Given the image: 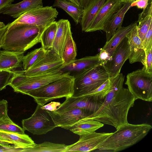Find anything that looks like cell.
Listing matches in <instances>:
<instances>
[{
    "mask_svg": "<svg viewBox=\"0 0 152 152\" xmlns=\"http://www.w3.org/2000/svg\"><path fill=\"white\" fill-rule=\"evenodd\" d=\"M152 49L151 48L145 52V62L142 68L151 74H152Z\"/></svg>",
    "mask_w": 152,
    "mask_h": 152,
    "instance_id": "d590c367",
    "label": "cell"
},
{
    "mask_svg": "<svg viewBox=\"0 0 152 152\" xmlns=\"http://www.w3.org/2000/svg\"><path fill=\"white\" fill-rule=\"evenodd\" d=\"M130 55L129 46L126 37L116 47L110 60L104 65L110 78L115 77L120 73L123 65L129 58Z\"/></svg>",
    "mask_w": 152,
    "mask_h": 152,
    "instance_id": "7c38bea8",
    "label": "cell"
},
{
    "mask_svg": "<svg viewBox=\"0 0 152 152\" xmlns=\"http://www.w3.org/2000/svg\"><path fill=\"white\" fill-rule=\"evenodd\" d=\"M5 26L3 22L0 21V29L4 27Z\"/></svg>",
    "mask_w": 152,
    "mask_h": 152,
    "instance_id": "bcb514c9",
    "label": "cell"
},
{
    "mask_svg": "<svg viewBox=\"0 0 152 152\" xmlns=\"http://www.w3.org/2000/svg\"><path fill=\"white\" fill-rule=\"evenodd\" d=\"M1 48V46H0V49Z\"/></svg>",
    "mask_w": 152,
    "mask_h": 152,
    "instance_id": "7dc6e473",
    "label": "cell"
},
{
    "mask_svg": "<svg viewBox=\"0 0 152 152\" xmlns=\"http://www.w3.org/2000/svg\"><path fill=\"white\" fill-rule=\"evenodd\" d=\"M61 104L59 102H52L50 104L42 106V108L45 110L50 111H53L56 110L57 108L56 107L60 105Z\"/></svg>",
    "mask_w": 152,
    "mask_h": 152,
    "instance_id": "ab89813d",
    "label": "cell"
},
{
    "mask_svg": "<svg viewBox=\"0 0 152 152\" xmlns=\"http://www.w3.org/2000/svg\"><path fill=\"white\" fill-rule=\"evenodd\" d=\"M57 28L51 50L62 58L67 31L71 26L68 20L61 19L57 21Z\"/></svg>",
    "mask_w": 152,
    "mask_h": 152,
    "instance_id": "603a6c76",
    "label": "cell"
},
{
    "mask_svg": "<svg viewBox=\"0 0 152 152\" xmlns=\"http://www.w3.org/2000/svg\"><path fill=\"white\" fill-rule=\"evenodd\" d=\"M46 51L41 47L28 53L26 55L24 56L22 60L23 70L25 71L28 69L36 61L43 56Z\"/></svg>",
    "mask_w": 152,
    "mask_h": 152,
    "instance_id": "4dcf8cb0",
    "label": "cell"
},
{
    "mask_svg": "<svg viewBox=\"0 0 152 152\" xmlns=\"http://www.w3.org/2000/svg\"><path fill=\"white\" fill-rule=\"evenodd\" d=\"M58 12L53 6L33 9L22 14L10 24H23L45 27L55 20Z\"/></svg>",
    "mask_w": 152,
    "mask_h": 152,
    "instance_id": "9c48e42d",
    "label": "cell"
},
{
    "mask_svg": "<svg viewBox=\"0 0 152 152\" xmlns=\"http://www.w3.org/2000/svg\"><path fill=\"white\" fill-rule=\"evenodd\" d=\"M137 21H135L127 26H121L118 28L110 40L106 42L101 49L108 55V61L110 60L115 49L121 41L126 37L135 26L137 25Z\"/></svg>",
    "mask_w": 152,
    "mask_h": 152,
    "instance_id": "7402d4cb",
    "label": "cell"
},
{
    "mask_svg": "<svg viewBox=\"0 0 152 152\" xmlns=\"http://www.w3.org/2000/svg\"><path fill=\"white\" fill-rule=\"evenodd\" d=\"M125 3L127 2H133L136 0H119Z\"/></svg>",
    "mask_w": 152,
    "mask_h": 152,
    "instance_id": "f6af8a7d",
    "label": "cell"
},
{
    "mask_svg": "<svg viewBox=\"0 0 152 152\" xmlns=\"http://www.w3.org/2000/svg\"><path fill=\"white\" fill-rule=\"evenodd\" d=\"M106 0H91L86 8L83 9L80 23L83 31L86 32Z\"/></svg>",
    "mask_w": 152,
    "mask_h": 152,
    "instance_id": "d4e9b609",
    "label": "cell"
},
{
    "mask_svg": "<svg viewBox=\"0 0 152 152\" xmlns=\"http://www.w3.org/2000/svg\"><path fill=\"white\" fill-rule=\"evenodd\" d=\"M125 84L136 100L152 101V74L142 68L128 74Z\"/></svg>",
    "mask_w": 152,
    "mask_h": 152,
    "instance_id": "52a82bcc",
    "label": "cell"
},
{
    "mask_svg": "<svg viewBox=\"0 0 152 152\" xmlns=\"http://www.w3.org/2000/svg\"><path fill=\"white\" fill-rule=\"evenodd\" d=\"M47 111L56 127L66 129L79 120L90 115L88 111L79 108L61 112L48 110Z\"/></svg>",
    "mask_w": 152,
    "mask_h": 152,
    "instance_id": "9a60e30c",
    "label": "cell"
},
{
    "mask_svg": "<svg viewBox=\"0 0 152 152\" xmlns=\"http://www.w3.org/2000/svg\"><path fill=\"white\" fill-rule=\"evenodd\" d=\"M13 75L9 85L15 92L26 94L67 75L61 70L33 76H28L24 70L13 71Z\"/></svg>",
    "mask_w": 152,
    "mask_h": 152,
    "instance_id": "277c9868",
    "label": "cell"
},
{
    "mask_svg": "<svg viewBox=\"0 0 152 152\" xmlns=\"http://www.w3.org/2000/svg\"><path fill=\"white\" fill-rule=\"evenodd\" d=\"M152 128L147 124L128 123L120 126L98 149L102 151L117 152L136 144L145 137Z\"/></svg>",
    "mask_w": 152,
    "mask_h": 152,
    "instance_id": "3957f363",
    "label": "cell"
},
{
    "mask_svg": "<svg viewBox=\"0 0 152 152\" xmlns=\"http://www.w3.org/2000/svg\"><path fill=\"white\" fill-rule=\"evenodd\" d=\"M142 45L145 52L152 48V23L144 37Z\"/></svg>",
    "mask_w": 152,
    "mask_h": 152,
    "instance_id": "e575fe53",
    "label": "cell"
},
{
    "mask_svg": "<svg viewBox=\"0 0 152 152\" xmlns=\"http://www.w3.org/2000/svg\"><path fill=\"white\" fill-rule=\"evenodd\" d=\"M10 23H8L4 27L0 29V40L9 26Z\"/></svg>",
    "mask_w": 152,
    "mask_h": 152,
    "instance_id": "7bdbcfd3",
    "label": "cell"
},
{
    "mask_svg": "<svg viewBox=\"0 0 152 152\" xmlns=\"http://www.w3.org/2000/svg\"><path fill=\"white\" fill-rule=\"evenodd\" d=\"M13 75V71L0 70V91L5 89L9 85Z\"/></svg>",
    "mask_w": 152,
    "mask_h": 152,
    "instance_id": "836d02e7",
    "label": "cell"
},
{
    "mask_svg": "<svg viewBox=\"0 0 152 152\" xmlns=\"http://www.w3.org/2000/svg\"><path fill=\"white\" fill-rule=\"evenodd\" d=\"M104 100H98L89 96L69 97L66 98L65 101L54 111L56 112H61L75 108H79L83 109L92 114L96 112L100 108Z\"/></svg>",
    "mask_w": 152,
    "mask_h": 152,
    "instance_id": "4fadbf2b",
    "label": "cell"
},
{
    "mask_svg": "<svg viewBox=\"0 0 152 152\" xmlns=\"http://www.w3.org/2000/svg\"><path fill=\"white\" fill-rule=\"evenodd\" d=\"M0 143L11 144L17 147L25 149L31 148L36 144L28 135L0 130Z\"/></svg>",
    "mask_w": 152,
    "mask_h": 152,
    "instance_id": "ac0fdd59",
    "label": "cell"
},
{
    "mask_svg": "<svg viewBox=\"0 0 152 152\" xmlns=\"http://www.w3.org/2000/svg\"><path fill=\"white\" fill-rule=\"evenodd\" d=\"M104 126V124L98 121L86 119L85 117L79 120L67 129L80 135L93 133Z\"/></svg>",
    "mask_w": 152,
    "mask_h": 152,
    "instance_id": "cb8c5ba5",
    "label": "cell"
},
{
    "mask_svg": "<svg viewBox=\"0 0 152 152\" xmlns=\"http://www.w3.org/2000/svg\"><path fill=\"white\" fill-rule=\"evenodd\" d=\"M37 104L34 113L22 121L23 128L33 134H45L56 127L47 110Z\"/></svg>",
    "mask_w": 152,
    "mask_h": 152,
    "instance_id": "ba28073f",
    "label": "cell"
},
{
    "mask_svg": "<svg viewBox=\"0 0 152 152\" xmlns=\"http://www.w3.org/2000/svg\"><path fill=\"white\" fill-rule=\"evenodd\" d=\"M137 29L138 36L142 42L152 23V0H149L147 7L138 15Z\"/></svg>",
    "mask_w": 152,
    "mask_h": 152,
    "instance_id": "484cf974",
    "label": "cell"
},
{
    "mask_svg": "<svg viewBox=\"0 0 152 152\" xmlns=\"http://www.w3.org/2000/svg\"><path fill=\"white\" fill-rule=\"evenodd\" d=\"M136 25L126 36L129 43L130 55L129 58L130 63L137 62L144 64L145 53L142 45V42L139 37Z\"/></svg>",
    "mask_w": 152,
    "mask_h": 152,
    "instance_id": "2e32d148",
    "label": "cell"
},
{
    "mask_svg": "<svg viewBox=\"0 0 152 152\" xmlns=\"http://www.w3.org/2000/svg\"><path fill=\"white\" fill-rule=\"evenodd\" d=\"M100 64L98 54L87 56L76 59L64 66L61 70L64 72L69 73L74 76L80 73L93 68Z\"/></svg>",
    "mask_w": 152,
    "mask_h": 152,
    "instance_id": "e0dca14e",
    "label": "cell"
},
{
    "mask_svg": "<svg viewBox=\"0 0 152 152\" xmlns=\"http://www.w3.org/2000/svg\"><path fill=\"white\" fill-rule=\"evenodd\" d=\"M77 54L76 46L72 37L70 26L68 29L62 53L64 66L74 61Z\"/></svg>",
    "mask_w": 152,
    "mask_h": 152,
    "instance_id": "4316f807",
    "label": "cell"
},
{
    "mask_svg": "<svg viewBox=\"0 0 152 152\" xmlns=\"http://www.w3.org/2000/svg\"><path fill=\"white\" fill-rule=\"evenodd\" d=\"M0 130L24 134V129L14 123L9 116L0 120Z\"/></svg>",
    "mask_w": 152,
    "mask_h": 152,
    "instance_id": "d6a6232c",
    "label": "cell"
},
{
    "mask_svg": "<svg viewBox=\"0 0 152 152\" xmlns=\"http://www.w3.org/2000/svg\"><path fill=\"white\" fill-rule=\"evenodd\" d=\"M111 86L109 78L98 88L83 96H91L98 100H103L110 90Z\"/></svg>",
    "mask_w": 152,
    "mask_h": 152,
    "instance_id": "1f68e13d",
    "label": "cell"
},
{
    "mask_svg": "<svg viewBox=\"0 0 152 152\" xmlns=\"http://www.w3.org/2000/svg\"><path fill=\"white\" fill-rule=\"evenodd\" d=\"M149 0H136L132 2L131 7L136 6L139 9H144L147 6Z\"/></svg>",
    "mask_w": 152,
    "mask_h": 152,
    "instance_id": "f35d334b",
    "label": "cell"
},
{
    "mask_svg": "<svg viewBox=\"0 0 152 152\" xmlns=\"http://www.w3.org/2000/svg\"><path fill=\"white\" fill-rule=\"evenodd\" d=\"M23 148H20L13 145H6L0 143V152H22Z\"/></svg>",
    "mask_w": 152,
    "mask_h": 152,
    "instance_id": "8d00e7d4",
    "label": "cell"
},
{
    "mask_svg": "<svg viewBox=\"0 0 152 152\" xmlns=\"http://www.w3.org/2000/svg\"><path fill=\"white\" fill-rule=\"evenodd\" d=\"M136 100L128 89L123 87L105 106L85 118L110 125L117 129L128 123V113Z\"/></svg>",
    "mask_w": 152,
    "mask_h": 152,
    "instance_id": "6da1fadb",
    "label": "cell"
},
{
    "mask_svg": "<svg viewBox=\"0 0 152 152\" xmlns=\"http://www.w3.org/2000/svg\"><path fill=\"white\" fill-rule=\"evenodd\" d=\"M43 7L42 0H23L7 6L0 11V13L17 18L26 11Z\"/></svg>",
    "mask_w": 152,
    "mask_h": 152,
    "instance_id": "d6986e66",
    "label": "cell"
},
{
    "mask_svg": "<svg viewBox=\"0 0 152 152\" xmlns=\"http://www.w3.org/2000/svg\"><path fill=\"white\" fill-rule=\"evenodd\" d=\"M45 27L10 23L0 40L1 47L9 51L25 52L40 42Z\"/></svg>",
    "mask_w": 152,
    "mask_h": 152,
    "instance_id": "7a4b0ae2",
    "label": "cell"
},
{
    "mask_svg": "<svg viewBox=\"0 0 152 152\" xmlns=\"http://www.w3.org/2000/svg\"><path fill=\"white\" fill-rule=\"evenodd\" d=\"M67 1L71 2L73 4L78 6H80L78 0H66Z\"/></svg>",
    "mask_w": 152,
    "mask_h": 152,
    "instance_id": "ee69618b",
    "label": "cell"
},
{
    "mask_svg": "<svg viewBox=\"0 0 152 152\" xmlns=\"http://www.w3.org/2000/svg\"><path fill=\"white\" fill-rule=\"evenodd\" d=\"M67 145L45 141L40 144H35L33 147L24 149L23 152H64Z\"/></svg>",
    "mask_w": 152,
    "mask_h": 152,
    "instance_id": "f546056e",
    "label": "cell"
},
{
    "mask_svg": "<svg viewBox=\"0 0 152 152\" xmlns=\"http://www.w3.org/2000/svg\"><path fill=\"white\" fill-rule=\"evenodd\" d=\"M132 3H124L122 6L112 15L110 20L104 26L103 31L106 33V42L110 40L117 29L122 26L125 15L131 7Z\"/></svg>",
    "mask_w": 152,
    "mask_h": 152,
    "instance_id": "44dd1931",
    "label": "cell"
},
{
    "mask_svg": "<svg viewBox=\"0 0 152 152\" xmlns=\"http://www.w3.org/2000/svg\"><path fill=\"white\" fill-rule=\"evenodd\" d=\"M57 28V21L50 23L44 29L41 34L40 42L45 51L51 50Z\"/></svg>",
    "mask_w": 152,
    "mask_h": 152,
    "instance_id": "f1b7e54d",
    "label": "cell"
},
{
    "mask_svg": "<svg viewBox=\"0 0 152 152\" xmlns=\"http://www.w3.org/2000/svg\"><path fill=\"white\" fill-rule=\"evenodd\" d=\"M53 7L62 9L73 20L76 24L80 23L83 15V9L66 0H55Z\"/></svg>",
    "mask_w": 152,
    "mask_h": 152,
    "instance_id": "83f0119b",
    "label": "cell"
},
{
    "mask_svg": "<svg viewBox=\"0 0 152 152\" xmlns=\"http://www.w3.org/2000/svg\"><path fill=\"white\" fill-rule=\"evenodd\" d=\"M15 0H0V11L7 6L11 4Z\"/></svg>",
    "mask_w": 152,
    "mask_h": 152,
    "instance_id": "60d3db41",
    "label": "cell"
},
{
    "mask_svg": "<svg viewBox=\"0 0 152 152\" xmlns=\"http://www.w3.org/2000/svg\"><path fill=\"white\" fill-rule=\"evenodd\" d=\"M124 3L119 0H106L86 32L103 30L105 24Z\"/></svg>",
    "mask_w": 152,
    "mask_h": 152,
    "instance_id": "5bb4252c",
    "label": "cell"
},
{
    "mask_svg": "<svg viewBox=\"0 0 152 152\" xmlns=\"http://www.w3.org/2000/svg\"><path fill=\"white\" fill-rule=\"evenodd\" d=\"M8 102L5 100L0 101V120L8 116L7 114Z\"/></svg>",
    "mask_w": 152,
    "mask_h": 152,
    "instance_id": "74e56055",
    "label": "cell"
},
{
    "mask_svg": "<svg viewBox=\"0 0 152 152\" xmlns=\"http://www.w3.org/2000/svg\"><path fill=\"white\" fill-rule=\"evenodd\" d=\"M24 53L0 50V70L12 71L20 67Z\"/></svg>",
    "mask_w": 152,
    "mask_h": 152,
    "instance_id": "ffe728a7",
    "label": "cell"
},
{
    "mask_svg": "<svg viewBox=\"0 0 152 152\" xmlns=\"http://www.w3.org/2000/svg\"><path fill=\"white\" fill-rule=\"evenodd\" d=\"M74 77L70 75L28 92L37 104L43 106L56 99L72 96L74 91Z\"/></svg>",
    "mask_w": 152,
    "mask_h": 152,
    "instance_id": "5b68a950",
    "label": "cell"
},
{
    "mask_svg": "<svg viewBox=\"0 0 152 152\" xmlns=\"http://www.w3.org/2000/svg\"><path fill=\"white\" fill-rule=\"evenodd\" d=\"M113 133H97L95 132L91 133L80 135L77 142L67 145L64 152H86L98 149L99 147Z\"/></svg>",
    "mask_w": 152,
    "mask_h": 152,
    "instance_id": "8fae6325",
    "label": "cell"
},
{
    "mask_svg": "<svg viewBox=\"0 0 152 152\" xmlns=\"http://www.w3.org/2000/svg\"><path fill=\"white\" fill-rule=\"evenodd\" d=\"M74 77V91L72 96L74 97L82 96L93 91L110 78L107 70L101 64Z\"/></svg>",
    "mask_w": 152,
    "mask_h": 152,
    "instance_id": "8992f818",
    "label": "cell"
},
{
    "mask_svg": "<svg viewBox=\"0 0 152 152\" xmlns=\"http://www.w3.org/2000/svg\"><path fill=\"white\" fill-rule=\"evenodd\" d=\"M80 6L83 9L86 8L91 0H78Z\"/></svg>",
    "mask_w": 152,
    "mask_h": 152,
    "instance_id": "b9f144b4",
    "label": "cell"
},
{
    "mask_svg": "<svg viewBox=\"0 0 152 152\" xmlns=\"http://www.w3.org/2000/svg\"><path fill=\"white\" fill-rule=\"evenodd\" d=\"M64 66L62 58L50 50L28 69L24 70V74L27 76H33L61 70Z\"/></svg>",
    "mask_w": 152,
    "mask_h": 152,
    "instance_id": "30bf717a",
    "label": "cell"
}]
</instances>
